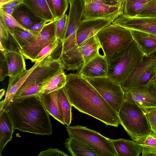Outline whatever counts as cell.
Listing matches in <instances>:
<instances>
[{
    "label": "cell",
    "mask_w": 156,
    "mask_h": 156,
    "mask_svg": "<svg viewBox=\"0 0 156 156\" xmlns=\"http://www.w3.org/2000/svg\"><path fill=\"white\" fill-rule=\"evenodd\" d=\"M64 87L72 106L79 111L107 126L118 127L119 122L117 112L79 73L66 75V83Z\"/></svg>",
    "instance_id": "cell-1"
},
{
    "label": "cell",
    "mask_w": 156,
    "mask_h": 156,
    "mask_svg": "<svg viewBox=\"0 0 156 156\" xmlns=\"http://www.w3.org/2000/svg\"><path fill=\"white\" fill-rule=\"evenodd\" d=\"M8 112L15 129L41 135L52 134L49 115L40 96L13 99Z\"/></svg>",
    "instance_id": "cell-2"
},
{
    "label": "cell",
    "mask_w": 156,
    "mask_h": 156,
    "mask_svg": "<svg viewBox=\"0 0 156 156\" xmlns=\"http://www.w3.org/2000/svg\"><path fill=\"white\" fill-rule=\"evenodd\" d=\"M52 52L49 53L32 72L13 99L39 96L43 87L52 78L64 72L65 69L62 61L60 58L53 57Z\"/></svg>",
    "instance_id": "cell-3"
},
{
    "label": "cell",
    "mask_w": 156,
    "mask_h": 156,
    "mask_svg": "<svg viewBox=\"0 0 156 156\" xmlns=\"http://www.w3.org/2000/svg\"><path fill=\"white\" fill-rule=\"evenodd\" d=\"M144 55L133 40L125 49L105 56L108 77L121 85L141 62Z\"/></svg>",
    "instance_id": "cell-4"
},
{
    "label": "cell",
    "mask_w": 156,
    "mask_h": 156,
    "mask_svg": "<svg viewBox=\"0 0 156 156\" xmlns=\"http://www.w3.org/2000/svg\"><path fill=\"white\" fill-rule=\"evenodd\" d=\"M118 115L119 124L135 141L152 131L146 111L134 103L125 100Z\"/></svg>",
    "instance_id": "cell-5"
},
{
    "label": "cell",
    "mask_w": 156,
    "mask_h": 156,
    "mask_svg": "<svg viewBox=\"0 0 156 156\" xmlns=\"http://www.w3.org/2000/svg\"><path fill=\"white\" fill-rule=\"evenodd\" d=\"M105 56L127 48L133 40L130 30L111 23L95 35Z\"/></svg>",
    "instance_id": "cell-6"
},
{
    "label": "cell",
    "mask_w": 156,
    "mask_h": 156,
    "mask_svg": "<svg viewBox=\"0 0 156 156\" xmlns=\"http://www.w3.org/2000/svg\"><path fill=\"white\" fill-rule=\"evenodd\" d=\"M66 128L69 137H75L85 143L95 152L97 156H117L112 139L85 126H67Z\"/></svg>",
    "instance_id": "cell-7"
},
{
    "label": "cell",
    "mask_w": 156,
    "mask_h": 156,
    "mask_svg": "<svg viewBox=\"0 0 156 156\" xmlns=\"http://www.w3.org/2000/svg\"><path fill=\"white\" fill-rule=\"evenodd\" d=\"M156 81V52L146 56L137 67L121 84L124 91Z\"/></svg>",
    "instance_id": "cell-8"
},
{
    "label": "cell",
    "mask_w": 156,
    "mask_h": 156,
    "mask_svg": "<svg viewBox=\"0 0 156 156\" xmlns=\"http://www.w3.org/2000/svg\"><path fill=\"white\" fill-rule=\"evenodd\" d=\"M85 78L118 113L125 101L124 92L121 85L107 76Z\"/></svg>",
    "instance_id": "cell-9"
},
{
    "label": "cell",
    "mask_w": 156,
    "mask_h": 156,
    "mask_svg": "<svg viewBox=\"0 0 156 156\" xmlns=\"http://www.w3.org/2000/svg\"><path fill=\"white\" fill-rule=\"evenodd\" d=\"M57 20L46 23L37 37L32 42L20 49V51L25 59L35 62L36 56L45 47L57 39L56 24Z\"/></svg>",
    "instance_id": "cell-10"
},
{
    "label": "cell",
    "mask_w": 156,
    "mask_h": 156,
    "mask_svg": "<svg viewBox=\"0 0 156 156\" xmlns=\"http://www.w3.org/2000/svg\"><path fill=\"white\" fill-rule=\"evenodd\" d=\"M124 98L145 111L156 107V81L124 92Z\"/></svg>",
    "instance_id": "cell-11"
},
{
    "label": "cell",
    "mask_w": 156,
    "mask_h": 156,
    "mask_svg": "<svg viewBox=\"0 0 156 156\" xmlns=\"http://www.w3.org/2000/svg\"><path fill=\"white\" fill-rule=\"evenodd\" d=\"M129 30L142 31L156 37V17H128L121 13L112 21Z\"/></svg>",
    "instance_id": "cell-12"
},
{
    "label": "cell",
    "mask_w": 156,
    "mask_h": 156,
    "mask_svg": "<svg viewBox=\"0 0 156 156\" xmlns=\"http://www.w3.org/2000/svg\"><path fill=\"white\" fill-rule=\"evenodd\" d=\"M85 3V11L82 21L97 19L113 20L122 13V10L119 7L108 5L96 2Z\"/></svg>",
    "instance_id": "cell-13"
},
{
    "label": "cell",
    "mask_w": 156,
    "mask_h": 156,
    "mask_svg": "<svg viewBox=\"0 0 156 156\" xmlns=\"http://www.w3.org/2000/svg\"><path fill=\"white\" fill-rule=\"evenodd\" d=\"M48 54L36 62L29 69L26 70L14 78H9V84L5 99L0 102V112L8 111L9 104L12 101L16 94L32 72Z\"/></svg>",
    "instance_id": "cell-14"
},
{
    "label": "cell",
    "mask_w": 156,
    "mask_h": 156,
    "mask_svg": "<svg viewBox=\"0 0 156 156\" xmlns=\"http://www.w3.org/2000/svg\"><path fill=\"white\" fill-rule=\"evenodd\" d=\"M113 20L97 19L82 21L76 32V39L77 45L95 35L102 28L112 23Z\"/></svg>",
    "instance_id": "cell-15"
},
{
    "label": "cell",
    "mask_w": 156,
    "mask_h": 156,
    "mask_svg": "<svg viewBox=\"0 0 156 156\" xmlns=\"http://www.w3.org/2000/svg\"><path fill=\"white\" fill-rule=\"evenodd\" d=\"M68 1L70 6L64 40L76 32L83 20L85 9L83 0Z\"/></svg>",
    "instance_id": "cell-16"
},
{
    "label": "cell",
    "mask_w": 156,
    "mask_h": 156,
    "mask_svg": "<svg viewBox=\"0 0 156 156\" xmlns=\"http://www.w3.org/2000/svg\"><path fill=\"white\" fill-rule=\"evenodd\" d=\"M107 72L106 57L100 54L85 64L78 73L85 78H94L106 76Z\"/></svg>",
    "instance_id": "cell-17"
},
{
    "label": "cell",
    "mask_w": 156,
    "mask_h": 156,
    "mask_svg": "<svg viewBox=\"0 0 156 156\" xmlns=\"http://www.w3.org/2000/svg\"><path fill=\"white\" fill-rule=\"evenodd\" d=\"M9 69V78H14L26 70L25 58L19 50H5L3 52Z\"/></svg>",
    "instance_id": "cell-18"
},
{
    "label": "cell",
    "mask_w": 156,
    "mask_h": 156,
    "mask_svg": "<svg viewBox=\"0 0 156 156\" xmlns=\"http://www.w3.org/2000/svg\"><path fill=\"white\" fill-rule=\"evenodd\" d=\"M23 4L36 17L47 23L56 20L46 0H23Z\"/></svg>",
    "instance_id": "cell-19"
},
{
    "label": "cell",
    "mask_w": 156,
    "mask_h": 156,
    "mask_svg": "<svg viewBox=\"0 0 156 156\" xmlns=\"http://www.w3.org/2000/svg\"><path fill=\"white\" fill-rule=\"evenodd\" d=\"M133 40L144 55L148 56L156 52V37L147 33L129 30Z\"/></svg>",
    "instance_id": "cell-20"
},
{
    "label": "cell",
    "mask_w": 156,
    "mask_h": 156,
    "mask_svg": "<svg viewBox=\"0 0 156 156\" xmlns=\"http://www.w3.org/2000/svg\"><path fill=\"white\" fill-rule=\"evenodd\" d=\"M112 142L117 156H139L141 153L140 146L134 140L120 138Z\"/></svg>",
    "instance_id": "cell-21"
},
{
    "label": "cell",
    "mask_w": 156,
    "mask_h": 156,
    "mask_svg": "<svg viewBox=\"0 0 156 156\" xmlns=\"http://www.w3.org/2000/svg\"><path fill=\"white\" fill-rule=\"evenodd\" d=\"M15 130L8 111L0 112V156L4 148L12 139Z\"/></svg>",
    "instance_id": "cell-22"
},
{
    "label": "cell",
    "mask_w": 156,
    "mask_h": 156,
    "mask_svg": "<svg viewBox=\"0 0 156 156\" xmlns=\"http://www.w3.org/2000/svg\"><path fill=\"white\" fill-rule=\"evenodd\" d=\"M58 90L48 94H42L39 96L42 103L49 115L64 125V120L58 105Z\"/></svg>",
    "instance_id": "cell-23"
},
{
    "label": "cell",
    "mask_w": 156,
    "mask_h": 156,
    "mask_svg": "<svg viewBox=\"0 0 156 156\" xmlns=\"http://www.w3.org/2000/svg\"><path fill=\"white\" fill-rule=\"evenodd\" d=\"M77 49L83 58L84 65L92 59L100 54V50H102L95 35L79 44L78 45Z\"/></svg>",
    "instance_id": "cell-24"
},
{
    "label": "cell",
    "mask_w": 156,
    "mask_h": 156,
    "mask_svg": "<svg viewBox=\"0 0 156 156\" xmlns=\"http://www.w3.org/2000/svg\"><path fill=\"white\" fill-rule=\"evenodd\" d=\"M65 147L73 156H97L95 152L85 143L74 137L66 139Z\"/></svg>",
    "instance_id": "cell-25"
},
{
    "label": "cell",
    "mask_w": 156,
    "mask_h": 156,
    "mask_svg": "<svg viewBox=\"0 0 156 156\" xmlns=\"http://www.w3.org/2000/svg\"><path fill=\"white\" fill-rule=\"evenodd\" d=\"M11 15L22 25L29 30L37 22L41 20L36 17L23 4L14 9Z\"/></svg>",
    "instance_id": "cell-26"
},
{
    "label": "cell",
    "mask_w": 156,
    "mask_h": 156,
    "mask_svg": "<svg viewBox=\"0 0 156 156\" xmlns=\"http://www.w3.org/2000/svg\"><path fill=\"white\" fill-rule=\"evenodd\" d=\"M0 43L5 50L16 51L20 48L0 13Z\"/></svg>",
    "instance_id": "cell-27"
},
{
    "label": "cell",
    "mask_w": 156,
    "mask_h": 156,
    "mask_svg": "<svg viewBox=\"0 0 156 156\" xmlns=\"http://www.w3.org/2000/svg\"><path fill=\"white\" fill-rule=\"evenodd\" d=\"M57 99L58 107L65 124L69 126L72 121V106L63 87L58 90Z\"/></svg>",
    "instance_id": "cell-28"
},
{
    "label": "cell",
    "mask_w": 156,
    "mask_h": 156,
    "mask_svg": "<svg viewBox=\"0 0 156 156\" xmlns=\"http://www.w3.org/2000/svg\"><path fill=\"white\" fill-rule=\"evenodd\" d=\"M135 141L140 146L142 156H156V133L152 131Z\"/></svg>",
    "instance_id": "cell-29"
},
{
    "label": "cell",
    "mask_w": 156,
    "mask_h": 156,
    "mask_svg": "<svg viewBox=\"0 0 156 156\" xmlns=\"http://www.w3.org/2000/svg\"><path fill=\"white\" fill-rule=\"evenodd\" d=\"M151 0H125L122 13L128 17H136Z\"/></svg>",
    "instance_id": "cell-30"
},
{
    "label": "cell",
    "mask_w": 156,
    "mask_h": 156,
    "mask_svg": "<svg viewBox=\"0 0 156 156\" xmlns=\"http://www.w3.org/2000/svg\"><path fill=\"white\" fill-rule=\"evenodd\" d=\"M20 49L32 42L39 34L22 28L16 27L14 29L12 34Z\"/></svg>",
    "instance_id": "cell-31"
},
{
    "label": "cell",
    "mask_w": 156,
    "mask_h": 156,
    "mask_svg": "<svg viewBox=\"0 0 156 156\" xmlns=\"http://www.w3.org/2000/svg\"><path fill=\"white\" fill-rule=\"evenodd\" d=\"M66 83V75L61 72L52 78L42 87L41 94H48L64 87Z\"/></svg>",
    "instance_id": "cell-32"
},
{
    "label": "cell",
    "mask_w": 156,
    "mask_h": 156,
    "mask_svg": "<svg viewBox=\"0 0 156 156\" xmlns=\"http://www.w3.org/2000/svg\"><path fill=\"white\" fill-rule=\"evenodd\" d=\"M68 16L65 14L57 20L56 24V34L57 38L63 42L66 33Z\"/></svg>",
    "instance_id": "cell-33"
},
{
    "label": "cell",
    "mask_w": 156,
    "mask_h": 156,
    "mask_svg": "<svg viewBox=\"0 0 156 156\" xmlns=\"http://www.w3.org/2000/svg\"><path fill=\"white\" fill-rule=\"evenodd\" d=\"M55 18L58 20L64 15L69 6L68 0H52Z\"/></svg>",
    "instance_id": "cell-34"
},
{
    "label": "cell",
    "mask_w": 156,
    "mask_h": 156,
    "mask_svg": "<svg viewBox=\"0 0 156 156\" xmlns=\"http://www.w3.org/2000/svg\"><path fill=\"white\" fill-rule=\"evenodd\" d=\"M0 13L3 16L7 27L12 34L13 33L14 29L16 27L20 28L27 30L33 32L22 25L11 15L7 14L0 9Z\"/></svg>",
    "instance_id": "cell-35"
},
{
    "label": "cell",
    "mask_w": 156,
    "mask_h": 156,
    "mask_svg": "<svg viewBox=\"0 0 156 156\" xmlns=\"http://www.w3.org/2000/svg\"><path fill=\"white\" fill-rule=\"evenodd\" d=\"M136 17H156V0H151Z\"/></svg>",
    "instance_id": "cell-36"
},
{
    "label": "cell",
    "mask_w": 156,
    "mask_h": 156,
    "mask_svg": "<svg viewBox=\"0 0 156 156\" xmlns=\"http://www.w3.org/2000/svg\"><path fill=\"white\" fill-rule=\"evenodd\" d=\"M151 130L156 133V107L145 111Z\"/></svg>",
    "instance_id": "cell-37"
},
{
    "label": "cell",
    "mask_w": 156,
    "mask_h": 156,
    "mask_svg": "<svg viewBox=\"0 0 156 156\" xmlns=\"http://www.w3.org/2000/svg\"><path fill=\"white\" fill-rule=\"evenodd\" d=\"M59 41V40L57 38L55 41L44 48L36 56L35 62L48 53L53 52L58 45Z\"/></svg>",
    "instance_id": "cell-38"
},
{
    "label": "cell",
    "mask_w": 156,
    "mask_h": 156,
    "mask_svg": "<svg viewBox=\"0 0 156 156\" xmlns=\"http://www.w3.org/2000/svg\"><path fill=\"white\" fill-rule=\"evenodd\" d=\"M8 66L3 52L0 51V80L2 81L7 76H9Z\"/></svg>",
    "instance_id": "cell-39"
},
{
    "label": "cell",
    "mask_w": 156,
    "mask_h": 156,
    "mask_svg": "<svg viewBox=\"0 0 156 156\" xmlns=\"http://www.w3.org/2000/svg\"><path fill=\"white\" fill-rule=\"evenodd\" d=\"M39 156H69V155L58 148H49L47 150L41 151Z\"/></svg>",
    "instance_id": "cell-40"
},
{
    "label": "cell",
    "mask_w": 156,
    "mask_h": 156,
    "mask_svg": "<svg viewBox=\"0 0 156 156\" xmlns=\"http://www.w3.org/2000/svg\"><path fill=\"white\" fill-rule=\"evenodd\" d=\"M47 22L43 20H41L37 22L30 28V30L35 33L39 34L44 25Z\"/></svg>",
    "instance_id": "cell-41"
},
{
    "label": "cell",
    "mask_w": 156,
    "mask_h": 156,
    "mask_svg": "<svg viewBox=\"0 0 156 156\" xmlns=\"http://www.w3.org/2000/svg\"><path fill=\"white\" fill-rule=\"evenodd\" d=\"M23 3V0H11L0 5V8H11L15 9L22 4Z\"/></svg>",
    "instance_id": "cell-42"
},
{
    "label": "cell",
    "mask_w": 156,
    "mask_h": 156,
    "mask_svg": "<svg viewBox=\"0 0 156 156\" xmlns=\"http://www.w3.org/2000/svg\"><path fill=\"white\" fill-rule=\"evenodd\" d=\"M85 3L90 2H96L113 6L119 7L116 0H83Z\"/></svg>",
    "instance_id": "cell-43"
},
{
    "label": "cell",
    "mask_w": 156,
    "mask_h": 156,
    "mask_svg": "<svg viewBox=\"0 0 156 156\" xmlns=\"http://www.w3.org/2000/svg\"><path fill=\"white\" fill-rule=\"evenodd\" d=\"M46 1L48 4L52 13L53 14L55 19V12L52 4V0H46Z\"/></svg>",
    "instance_id": "cell-44"
},
{
    "label": "cell",
    "mask_w": 156,
    "mask_h": 156,
    "mask_svg": "<svg viewBox=\"0 0 156 156\" xmlns=\"http://www.w3.org/2000/svg\"><path fill=\"white\" fill-rule=\"evenodd\" d=\"M0 9L7 14L10 15H12L14 10V9L11 8H0Z\"/></svg>",
    "instance_id": "cell-45"
},
{
    "label": "cell",
    "mask_w": 156,
    "mask_h": 156,
    "mask_svg": "<svg viewBox=\"0 0 156 156\" xmlns=\"http://www.w3.org/2000/svg\"><path fill=\"white\" fill-rule=\"evenodd\" d=\"M125 0H116L120 7L122 10V7Z\"/></svg>",
    "instance_id": "cell-46"
},
{
    "label": "cell",
    "mask_w": 156,
    "mask_h": 156,
    "mask_svg": "<svg viewBox=\"0 0 156 156\" xmlns=\"http://www.w3.org/2000/svg\"><path fill=\"white\" fill-rule=\"evenodd\" d=\"M5 93V90L3 89H1L0 90V99L2 98L3 96L4 95Z\"/></svg>",
    "instance_id": "cell-47"
},
{
    "label": "cell",
    "mask_w": 156,
    "mask_h": 156,
    "mask_svg": "<svg viewBox=\"0 0 156 156\" xmlns=\"http://www.w3.org/2000/svg\"><path fill=\"white\" fill-rule=\"evenodd\" d=\"M11 0H0V5L9 2Z\"/></svg>",
    "instance_id": "cell-48"
},
{
    "label": "cell",
    "mask_w": 156,
    "mask_h": 156,
    "mask_svg": "<svg viewBox=\"0 0 156 156\" xmlns=\"http://www.w3.org/2000/svg\"><path fill=\"white\" fill-rule=\"evenodd\" d=\"M0 51L3 52L5 49L1 43H0Z\"/></svg>",
    "instance_id": "cell-49"
}]
</instances>
